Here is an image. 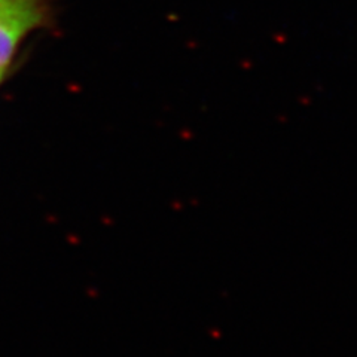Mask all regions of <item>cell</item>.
I'll use <instances>...</instances> for the list:
<instances>
[{
  "label": "cell",
  "mask_w": 357,
  "mask_h": 357,
  "mask_svg": "<svg viewBox=\"0 0 357 357\" xmlns=\"http://www.w3.org/2000/svg\"><path fill=\"white\" fill-rule=\"evenodd\" d=\"M51 0H0V76H5L21 43L47 26Z\"/></svg>",
  "instance_id": "cell-1"
},
{
  "label": "cell",
  "mask_w": 357,
  "mask_h": 357,
  "mask_svg": "<svg viewBox=\"0 0 357 357\" xmlns=\"http://www.w3.org/2000/svg\"><path fill=\"white\" fill-rule=\"evenodd\" d=\"M3 81V76H0V82H2Z\"/></svg>",
  "instance_id": "cell-2"
}]
</instances>
